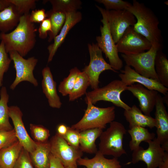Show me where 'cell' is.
<instances>
[{"mask_svg": "<svg viewBox=\"0 0 168 168\" xmlns=\"http://www.w3.org/2000/svg\"><path fill=\"white\" fill-rule=\"evenodd\" d=\"M126 130L121 123L113 121L110 127L100 136L99 150L104 155H111L118 158L126 154L123 148V139Z\"/></svg>", "mask_w": 168, "mask_h": 168, "instance_id": "cell-4", "label": "cell"}, {"mask_svg": "<svg viewBox=\"0 0 168 168\" xmlns=\"http://www.w3.org/2000/svg\"><path fill=\"white\" fill-rule=\"evenodd\" d=\"M68 126L64 124H60L58 125L57 128V133L61 137L67 133Z\"/></svg>", "mask_w": 168, "mask_h": 168, "instance_id": "cell-43", "label": "cell"}, {"mask_svg": "<svg viewBox=\"0 0 168 168\" xmlns=\"http://www.w3.org/2000/svg\"><path fill=\"white\" fill-rule=\"evenodd\" d=\"M137 19L134 30L151 43L152 46L162 50L163 38L159 27V21L152 11L144 3L133 0L127 8Z\"/></svg>", "mask_w": 168, "mask_h": 168, "instance_id": "cell-2", "label": "cell"}, {"mask_svg": "<svg viewBox=\"0 0 168 168\" xmlns=\"http://www.w3.org/2000/svg\"><path fill=\"white\" fill-rule=\"evenodd\" d=\"M155 70L160 83L168 87V60L162 50L157 51L155 60Z\"/></svg>", "mask_w": 168, "mask_h": 168, "instance_id": "cell-28", "label": "cell"}, {"mask_svg": "<svg viewBox=\"0 0 168 168\" xmlns=\"http://www.w3.org/2000/svg\"><path fill=\"white\" fill-rule=\"evenodd\" d=\"M11 61L6 50L4 44L1 40L0 43V87L2 86L4 74L8 71Z\"/></svg>", "mask_w": 168, "mask_h": 168, "instance_id": "cell-33", "label": "cell"}, {"mask_svg": "<svg viewBox=\"0 0 168 168\" xmlns=\"http://www.w3.org/2000/svg\"><path fill=\"white\" fill-rule=\"evenodd\" d=\"M128 132L131 137L129 144V147L132 151L138 148L142 142L153 140L155 138V134L150 132L145 128L141 127H134L129 128Z\"/></svg>", "mask_w": 168, "mask_h": 168, "instance_id": "cell-26", "label": "cell"}, {"mask_svg": "<svg viewBox=\"0 0 168 168\" xmlns=\"http://www.w3.org/2000/svg\"><path fill=\"white\" fill-rule=\"evenodd\" d=\"M80 72L76 67L71 69L68 76L60 82L58 90L63 96H65L70 94Z\"/></svg>", "mask_w": 168, "mask_h": 168, "instance_id": "cell-32", "label": "cell"}, {"mask_svg": "<svg viewBox=\"0 0 168 168\" xmlns=\"http://www.w3.org/2000/svg\"><path fill=\"white\" fill-rule=\"evenodd\" d=\"M86 109L81 119L71 127L81 132L88 129L99 128L103 129L106 124L114 121L115 117V107L96 106L89 101L86 102Z\"/></svg>", "mask_w": 168, "mask_h": 168, "instance_id": "cell-3", "label": "cell"}, {"mask_svg": "<svg viewBox=\"0 0 168 168\" xmlns=\"http://www.w3.org/2000/svg\"><path fill=\"white\" fill-rule=\"evenodd\" d=\"M22 15L13 4L0 11V31L6 33L16 27Z\"/></svg>", "mask_w": 168, "mask_h": 168, "instance_id": "cell-22", "label": "cell"}, {"mask_svg": "<svg viewBox=\"0 0 168 168\" xmlns=\"http://www.w3.org/2000/svg\"><path fill=\"white\" fill-rule=\"evenodd\" d=\"M42 73L43 92L48 99L49 105L53 108L59 109L62 103L57 93L56 83L53 79L50 68L48 66L44 68L42 70Z\"/></svg>", "mask_w": 168, "mask_h": 168, "instance_id": "cell-19", "label": "cell"}, {"mask_svg": "<svg viewBox=\"0 0 168 168\" xmlns=\"http://www.w3.org/2000/svg\"><path fill=\"white\" fill-rule=\"evenodd\" d=\"M30 14L22 15L19 23L12 32L0 33V40L4 44L6 50L17 52L24 57L34 48L37 29L30 20Z\"/></svg>", "mask_w": 168, "mask_h": 168, "instance_id": "cell-1", "label": "cell"}, {"mask_svg": "<svg viewBox=\"0 0 168 168\" xmlns=\"http://www.w3.org/2000/svg\"><path fill=\"white\" fill-rule=\"evenodd\" d=\"M90 86L89 80L83 71L78 74L73 88L69 94V100L72 101L86 93L88 87Z\"/></svg>", "mask_w": 168, "mask_h": 168, "instance_id": "cell-30", "label": "cell"}, {"mask_svg": "<svg viewBox=\"0 0 168 168\" xmlns=\"http://www.w3.org/2000/svg\"><path fill=\"white\" fill-rule=\"evenodd\" d=\"M88 49L90 56L89 65L86 66L83 71L89 80L90 86L93 90L99 88V76L103 72L110 70L117 72L112 68L103 58L102 51L96 44H88Z\"/></svg>", "mask_w": 168, "mask_h": 168, "instance_id": "cell-9", "label": "cell"}, {"mask_svg": "<svg viewBox=\"0 0 168 168\" xmlns=\"http://www.w3.org/2000/svg\"><path fill=\"white\" fill-rule=\"evenodd\" d=\"M157 168H168V152H165L163 160Z\"/></svg>", "mask_w": 168, "mask_h": 168, "instance_id": "cell-44", "label": "cell"}, {"mask_svg": "<svg viewBox=\"0 0 168 168\" xmlns=\"http://www.w3.org/2000/svg\"><path fill=\"white\" fill-rule=\"evenodd\" d=\"M103 129L95 128L80 132L79 148L83 152L95 154L98 151L95 143L100 137Z\"/></svg>", "mask_w": 168, "mask_h": 168, "instance_id": "cell-24", "label": "cell"}, {"mask_svg": "<svg viewBox=\"0 0 168 168\" xmlns=\"http://www.w3.org/2000/svg\"><path fill=\"white\" fill-rule=\"evenodd\" d=\"M48 15L44 8L32 10L30 14V20L32 23H41L46 18Z\"/></svg>", "mask_w": 168, "mask_h": 168, "instance_id": "cell-40", "label": "cell"}, {"mask_svg": "<svg viewBox=\"0 0 168 168\" xmlns=\"http://www.w3.org/2000/svg\"><path fill=\"white\" fill-rule=\"evenodd\" d=\"M156 138L165 152H168V114L163 98L158 94L155 105Z\"/></svg>", "mask_w": 168, "mask_h": 168, "instance_id": "cell-16", "label": "cell"}, {"mask_svg": "<svg viewBox=\"0 0 168 168\" xmlns=\"http://www.w3.org/2000/svg\"><path fill=\"white\" fill-rule=\"evenodd\" d=\"M23 148L18 140L0 150V167L13 168Z\"/></svg>", "mask_w": 168, "mask_h": 168, "instance_id": "cell-25", "label": "cell"}, {"mask_svg": "<svg viewBox=\"0 0 168 168\" xmlns=\"http://www.w3.org/2000/svg\"><path fill=\"white\" fill-rule=\"evenodd\" d=\"M51 31V26L50 20L47 18L40 23L38 29L39 37L42 39H46L48 33Z\"/></svg>", "mask_w": 168, "mask_h": 168, "instance_id": "cell-41", "label": "cell"}, {"mask_svg": "<svg viewBox=\"0 0 168 168\" xmlns=\"http://www.w3.org/2000/svg\"><path fill=\"white\" fill-rule=\"evenodd\" d=\"M124 114L129 123V128L136 126L150 128L156 127L155 118L144 114L135 105L130 107L128 110H124Z\"/></svg>", "mask_w": 168, "mask_h": 168, "instance_id": "cell-20", "label": "cell"}, {"mask_svg": "<svg viewBox=\"0 0 168 168\" xmlns=\"http://www.w3.org/2000/svg\"><path fill=\"white\" fill-rule=\"evenodd\" d=\"M119 76L122 82L127 86L137 83L149 90L156 91L164 95L168 94V88L164 86L159 81L140 75L127 65L121 70Z\"/></svg>", "mask_w": 168, "mask_h": 168, "instance_id": "cell-15", "label": "cell"}, {"mask_svg": "<svg viewBox=\"0 0 168 168\" xmlns=\"http://www.w3.org/2000/svg\"><path fill=\"white\" fill-rule=\"evenodd\" d=\"M13 168H34L29 153L23 147Z\"/></svg>", "mask_w": 168, "mask_h": 168, "instance_id": "cell-38", "label": "cell"}, {"mask_svg": "<svg viewBox=\"0 0 168 168\" xmlns=\"http://www.w3.org/2000/svg\"><path fill=\"white\" fill-rule=\"evenodd\" d=\"M8 115L13 123L17 139L24 149L29 153L36 148V142L32 139L28 134L23 122V113L17 106L8 107Z\"/></svg>", "mask_w": 168, "mask_h": 168, "instance_id": "cell-14", "label": "cell"}, {"mask_svg": "<svg viewBox=\"0 0 168 168\" xmlns=\"http://www.w3.org/2000/svg\"><path fill=\"white\" fill-rule=\"evenodd\" d=\"M86 168V167H84V168Z\"/></svg>", "mask_w": 168, "mask_h": 168, "instance_id": "cell-46", "label": "cell"}, {"mask_svg": "<svg viewBox=\"0 0 168 168\" xmlns=\"http://www.w3.org/2000/svg\"><path fill=\"white\" fill-rule=\"evenodd\" d=\"M159 50L157 47L152 46L146 52L135 55L122 54L121 55L126 65L133 67L137 72L159 81L155 68V58Z\"/></svg>", "mask_w": 168, "mask_h": 168, "instance_id": "cell-7", "label": "cell"}, {"mask_svg": "<svg viewBox=\"0 0 168 168\" xmlns=\"http://www.w3.org/2000/svg\"><path fill=\"white\" fill-rule=\"evenodd\" d=\"M62 137L69 145L76 148H79L80 132L68 127L67 133Z\"/></svg>", "mask_w": 168, "mask_h": 168, "instance_id": "cell-39", "label": "cell"}, {"mask_svg": "<svg viewBox=\"0 0 168 168\" xmlns=\"http://www.w3.org/2000/svg\"><path fill=\"white\" fill-rule=\"evenodd\" d=\"M96 7L102 16L101 21L103 24L100 28L101 35L96 37V44L108 59L112 68L116 71L120 70L123 67V62L119 57L116 44L110 32L106 10L97 5Z\"/></svg>", "mask_w": 168, "mask_h": 168, "instance_id": "cell-5", "label": "cell"}, {"mask_svg": "<svg viewBox=\"0 0 168 168\" xmlns=\"http://www.w3.org/2000/svg\"><path fill=\"white\" fill-rule=\"evenodd\" d=\"M119 53L135 55L149 50L152 46L144 36L137 32L133 27H129L116 44Z\"/></svg>", "mask_w": 168, "mask_h": 168, "instance_id": "cell-11", "label": "cell"}, {"mask_svg": "<svg viewBox=\"0 0 168 168\" xmlns=\"http://www.w3.org/2000/svg\"><path fill=\"white\" fill-rule=\"evenodd\" d=\"M31 133L35 141L44 143L48 141L50 136L49 130L43 126L30 124V125Z\"/></svg>", "mask_w": 168, "mask_h": 168, "instance_id": "cell-34", "label": "cell"}, {"mask_svg": "<svg viewBox=\"0 0 168 168\" xmlns=\"http://www.w3.org/2000/svg\"><path fill=\"white\" fill-rule=\"evenodd\" d=\"M50 166L49 168H65L61 161L51 153L49 156Z\"/></svg>", "mask_w": 168, "mask_h": 168, "instance_id": "cell-42", "label": "cell"}, {"mask_svg": "<svg viewBox=\"0 0 168 168\" xmlns=\"http://www.w3.org/2000/svg\"><path fill=\"white\" fill-rule=\"evenodd\" d=\"M9 100L7 89L6 87L2 86L0 91V132L13 129L9 120L7 105Z\"/></svg>", "mask_w": 168, "mask_h": 168, "instance_id": "cell-27", "label": "cell"}, {"mask_svg": "<svg viewBox=\"0 0 168 168\" xmlns=\"http://www.w3.org/2000/svg\"><path fill=\"white\" fill-rule=\"evenodd\" d=\"M49 142L50 153L61 161L65 168H77V160L83 154L80 148L69 145L57 133Z\"/></svg>", "mask_w": 168, "mask_h": 168, "instance_id": "cell-8", "label": "cell"}, {"mask_svg": "<svg viewBox=\"0 0 168 168\" xmlns=\"http://www.w3.org/2000/svg\"><path fill=\"white\" fill-rule=\"evenodd\" d=\"M17 140L14 128L8 131L0 132V150L12 145Z\"/></svg>", "mask_w": 168, "mask_h": 168, "instance_id": "cell-37", "label": "cell"}, {"mask_svg": "<svg viewBox=\"0 0 168 168\" xmlns=\"http://www.w3.org/2000/svg\"><path fill=\"white\" fill-rule=\"evenodd\" d=\"M127 86L121 80H114L103 87L86 93L85 100L89 101L93 105L101 100L109 101L124 110H128L130 107L123 101L120 97L121 94L126 90Z\"/></svg>", "mask_w": 168, "mask_h": 168, "instance_id": "cell-6", "label": "cell"}, {"mask_svg": "<svg viewBox=\"0 0 168 168\" xmlns=\"http://www.w3.org/2000/svg\"><path fill=\"white\" fill-rule=\"evenodd\" d=\"M13 5L19 13L22 15L30 14V10L36 7L35 0H8Z\"/></svg>", "mask_w": 168, "mask_h": 168, "instance_id": "cell-35", "label": "cell"}, {"mask_svg": "<svg viewBox=\"0 0 168 168\" xmlns=\"http://www.w3.org/2000/svg\"><path fill=\"white\" fill-rule=\"evenodd\" d=\"M0 168H1L0 167Z\"/></svg>", "mask_w": 168, "mask_h": 168, "instance_id": "cell-47", "label": "cell"}, {"mask_svg": "<svg viewBox=\"0 0 168 168\" xmlns=\"http://www.w3.org/2000/svg\"><path fill=\"white\" fill-rule=\"evenodd\" d=\"M36 143L35 149L29 153L34 168H49L50 150L49 141L44 143Z\"/></svg>", "mask_w": 168, "mask_h": 168, "instance_id": "cell-23", "label": "cell"}, {"mask_svg": "<svg viewBox=\"0 0 168 168\" xmlns=\"http://www.w3.org/2000/svg\"><path fill=\"white\" fill-rule=\"evenodd\" d=\"M48 18L50 20L51 26V31L49 33L48 40L50 42L60 32L63 26L66 19V14L62 12H53L51 10L46 12Z\"/></svg>", "mask_w": 168, "mask_h": 168, "instance_id": "cell-29", "label": "cell"}, {"mask_svg": "<svg viewBox=\"0 0 168 168\" xmlns=\"http://www.w3.org/2000/svg\"><path fill=\"white\" fill-rule=\"evenodd\" d=\"M77 165L83 166L86 168H121L122 167L117 158H106L98 150L93 158L91 159L80 158L77 160Z\"/></svg>", "mask_w": 168, "mask_h": 168, "instance_id": "cell-21", "label": "cell"}, {"mask_svg": "<svg viewBox=\"0 0 168 168\" xmlns=\"http://www.w3.org/2000/svg\"><path fill=\"white\" fill-rule=\"evenodd\" d=\"M53 12L59 11L67 13L77 11L81 7L82 2L79 0H51L49 1Z\"/></svg>", "mask_w": 168, "mask_h": 168, "instance_id": "cell-31", "label": "cell"}, {"mask_svg": "<svg viewBox=\"0 0 168 168\" xmlns=\"http://www.w3.org/2000/svg\"><path fill=\"white\" fill-rule=\"evenodd\" d=\"M125 90L131 92L138 99L142 112L146 115L150 116L151 113L155 107L158 92L149 90L138 83L127 86Z\"/></svg>", "mask_w": 168, "mask_h": 168, "instance_id": "cell-17", "label": "cell"}, {"mask_svg": "<svg viewBox=\"0 0 168 168\" xmlns=\"http://www.w3.org/2000/svg\"><path fill=\"white\" fill-rule=\"evenodd\" d=\"M148 147L144 149L141 146L133 151L131 161L128 164H135L139 161L144 162L147 165V168H157L162 162L165 155V152L156 138L146 142Z\"/></svg>", "mask_w": 168, "mask_h": 168, "instance_id": "cell-12", "label": "cell"}, {"mask_svg": "<svg viewBox=\"0 0 168 168\" xmlns=\"http://www.w3.org/2000/svg\"><path fill=\"white\" fill-rule=\"evenodd\" d=\"M106 14L110 32L116 44L129 26H133L136 22V18L127 10H107Z\"/></svg>", "mask_w": 168, "mask_h": 168, "instance_id": "cell-13", "label": "cell"}, {"mask_svg": "<svg viewBox=\"0 0 168 168\" xmlns=\"http://www.w3.org/2000/svg\"><path fill=\"white\" fill-rule=\"evenodd\" d=\"M66 19L59 34L54 38V42L47 47L49 54L48 63L51 62L58 48L64 42L69 30L82 19V14L75 11L66 13Z\"/></svg>", "mask_w": 168, "mask_h": 168, "instance_id": "cell-18", "label": "cell"}, {"mask_svg": "<svg viewBox=\"0 0 168 168\" xmlns=\"http://www.w3.org/2000/svg\"><path fill=\"white\" fill-rule=\"evenodd\" d=\"M10 4L8 0H0V11L8 7Z\"/></svg>", "mask_w": 168, "mask_h": 168, "instance_id": "cell-45", "label": "cell"}, {"mask_svg": "<svg viewBox=\"0 0 168 168\" xmlns=\"http://www.w3.org/2000/svg\"><path fill=\"white\" fill-rule=\"evenodd\" d=\"M8 53L13 61L16 71V78L10 85V89L14 90L18 84L23 81L29 82L34 86H37L38 83L34 76L33 71L38 62V59L34 57L25 59L15 51Z\"/></svg>", "mask_w": 168, "mask_h": 168, "instance_id": "cell-10", "label": "cell"}, {"mask_svg": "<svg viewBox=\"0 0 168 168\" xmlns=\"http://www.w3.org/2000/svg\"><path fill=\"white\" fill-rule=\"evenodd\" d=\"M96 2L103 4L107 10H127L131 3L122 0H96Z\"/></svg>", "mask_w": 168, "mask_h": 168, "instance_id": "cell-36", "label": "cell"}]
</instances>
